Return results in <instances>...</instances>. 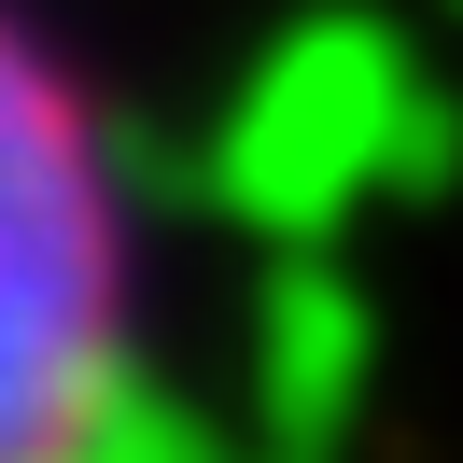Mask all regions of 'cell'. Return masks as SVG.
Returning <instances> with one entry per match:
<instances>
[{
	"label": "cell",
	"instance_id": "cell-1",
	"mask_svg": "<svg viewBox=\"0 0 463 463\" xmlns=\"http://www.w3.org/2000/svg\"><path fill=\"white\" fill-rule=\"evenodd\" d=\"M141 393V197L113 99L0 0V463H85Z\"/></svg>",
	"mask_w": 463,
	"mask_h": 463
}]
</instances>
